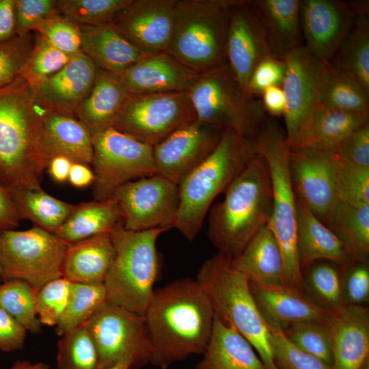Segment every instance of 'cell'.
Here are the masks:
<instances>
[{
  "mask_svg": "<svg viewBox=\"0 0 369 369\" xmlns=\"http://www.w3.org/2000/svg\"><path fill=\"white\" fill-rule=\"evenodd\" d=\"M98 68L84 53L72 56L60 70L31 89L38 106L43 110L75 116L90 92Z\"/></svg>",
  "mask_w": 369,
  "mask_h": 369,
  "instance_id": "cell-21",
  "label": "cell"
},
{
  "mask_svg": "<svg viewBox=\"0 0 369 369\" xmlns=\"http://www.w3.org/2000/svg\"><path fill=\"white\" fill-rule=\"evenodd\" d=\"M72 163L73 161L65 156L55 155L51 158L46 169L53 180L62 183L68 180Z\"/></svg>",
  "mask_w": 369,
  "mask_h": 369,
  "instance_id": "cell-59",
  "label": "cell"
},
{
  "mask_svg": "<svg viewBox=\"0 0 369 369\" xmlns=\"http://www.w3.org/2000/svg\"><path fill=\"white\" fill-rule=\"evenodd\" d=\"M20 220L10 192L0 183V233L14 230Z\"/></svg>",
  "mask_w": 369,
  "mask_h": 369,
  "instance_id": "cell-56",
  "label": "cell"
},
{
  "mask_svg": "<svg viewBox=\"0 0 369 369\" xmlns=\"http://www.w3.org/2000/svg\"><path fill=\"white\" fill-rule=\"evenodd\" d=\"M170 229L131 231L122 223L111 232L115 257L103 284L109 301L144 315L161 271L156 241Z\"/></svg>",
  "mask_w": 369,
  "mask_h": 369,
  "instance_id": "cell-6",
  "label": "cell"
},
{
  "mask_svg": "<svg viewBox=\"0 0 369 369\" xmlns=\"http://www.w3.org/2000/svg\"><path fill=\"white\" fill-rule=\"evenodd\" d=\"M369 122V113H354L321 105L310 112L295 136L290 150L312 149L334 152L351 132Z\"/></svg>",
  "mask_w": 369,
  "mask_h": 369,
  "instance_id": "cell-23",
  "label": "cell"
},
{
  "mask_svg": "<svg viewBox=\"0 0 369 369\" xmlns=\"http://www.w3.org/2000/svg\"><path fill=\"white\" fill-rule=\"evenodd\" d=\"M250 288L267 325L282 331L300 321L327 323L333 312L320 306L305 291L287 284L250 282Z\"/></svg>",
  "mask_w": 369,
  "mask_h": 369,
  "instance_id": "cell-22",
  "label": "cell"
},
{
  "mask_svg": "<svg viewBox=\"0 0 369 369\" xmlns=\"http://www.w3.org/2000/svg\"><path fill=\"white\" fill-rule=\"evenodd\" d=\"M332 352V369H359L369 359V310L346 305L333 312L327 323Z\"/></svg>",
  "mask_w": 369,
  "mask_h": 369,
  "instance_id": "cell-24",
  "label": "cell"
},
{
  "mask_svg": "<svg viewBox=\"0 0 369 369\" xmlns=\"http://www.w3.org/2000/svg\"><path fill=\"white\" fill-rule=\"evenodd\" d=\"M35 38L30 34L16 36L0 42V88L20 77L29 57Z\"/></svg>",
  "mask_w": 369,
  "mask_h": 369,
  "instance_id": "cell-50",
  "label": "cell"
},
{
  "mask_svg": "<svg viewBox=\"0 0 369 369\" xmlns=\"http://www.w3.org/2000/svg\"><path fill=\"white\" fill-rule=\"evenodd\" d=\"M83 325L97 350L98 369L122 362L139 369L150 363L152 346L144 315L107 301Z\"/></svg>",
  "mask_w": 369,
  "mask_h": 369,
  "instance_id": "cell-11",
  "label": "cell"
},
{
  "mask_svg": "<svg viewBox=\"0 0 369 369\" xmlns=\"http://www.w3.org/2000/svg\"><path fill=\"white\" fill-rule=\"evenodd\" d=\"M177 0H131L112 23L146 55L166 51L174 25Z\"/></svg>",
  "mask_w": 369,
  "mask_h": 369,
  "instance_id": "cell-19",
  "label": "cell"
},
{
  "mask_svg": "<svg viewBox=\"0 0 369 369\" xmlns=\"http://www.w3.org/2000/svg\"><path fill=\"white\" fill-rule=\"evenodd\" d=\"M317 105L354 113H369V91L326 62Z\"/></svg>",
  "mask_w": 369,
  "mask_h": 369,
  "instance_id": "cell-38",
  "label": "cell"
},
{
  "mask_svg": "<svg viewBox=\"0 0 369 369\" xmlns=\"http://www.w3.org/2000/svg\"><path fill=\"white\" fill-rule=\"evenodd\" d=\"M36 291L20 279H8L0 284V307L32 333L42 332L36 310Z\"/></svg>",
  "mask_w": 369,
  "mask_h": 369,
  "instance_id": "cell-41",
  "label": "cell"
},
{
  "mask_svg": "<svg viewBox=\"0 0 369 369\" xmlns=\"http://www.w3.org/2000/svg\"><path fill=\"white\" fill-rule=\"evenodd\" d=\"M282 59L270 56L261 61L253 70L247 85V92L256 97L268 87L281 86L286 73Z\"/></svg>",
  "mask_w": 369,
  "mask_h": 369,
  "instance_id": "cell-54",
  "label": "cell"
},
{
  "mask_svg": "<svg viewBox=\"0 0 369 369\" xmlns=\"http://www.w3.org/2000/svg\"><path fill=\"white\" fill-rule=\"evenodd\" d=\"M355 17L354 4L339 0L301 1V27L314 56L330 62L350 31Z\"/></svg>",
  "mask_w": 369,
  "mask_h": 369,
  "instance_id": "cell-20",
  "label": "cell"
},
{
  "mask_svg": "<svg viewBox=\"0 0 369 369\" xmlns=\"http://www.w3.org/2000/svg\"><path fill=\"white\" fill-rule=\"evenodd\" d=\"M71 57L55 48L37 33L31 53L20 77L33 89L60 70L70 62Z\"/></svg>",
  "mask_w": 369,
  "mask_h": 369,
  "instance_id": "cell-44",
  "label": "cell"
},
{
  "mask_svg": "<svg viewBox=\"0 0 369 369\" xmlns=\"http://www.w3.org/2000/svg\"><path fill=\"white\" fill-rule=\"evenodd\" d=\"M16 36L15 0H0V42Z\"/></svg>",
  "mask_w": 369,
  "mask_h": 369,
  "instance_id": "cell-57",
  "label": "cell"
},
{
  "mask_svg": "<svg viewBox=\"0 0 369 369\" xmlns=\"http://www.w3.org/2000/svg\"><path fill=\"white\" fill-rule=\"evenodd\" d=\"M254 139L257 153L264 158L269 170L273 208L268 225L282 253L284 284L304 291L297 247L296 195L285 131L276 120L268 118Z\"/></svg>",
  "mask_w": 369,
  "mask_h": 369,
  "instance_id": "cell-7",
  "label": "cell"
},
{
  "mask_svg": "<svg viewBox=\"0 0 369 369\" xmlns=\"http://www.w3.org/2000/svg\"><path fill=\"white\" fill-rule=\"evenodd\" d=\"M187 92L202 124L254 139L268 119L262 102L241 87L228 64L199 74Z\"/></svg>",
  "mask_w": 369,
  "mask_h": 369,
  "instance_id": "cell-9",
  "label": "cell"
},
{
  "mask_svg": "<svg viewBox=\"0 0 369 369\" xmlns=\"http://www.w3.org/2000/svg\"><path fill=\"white\" fill-rule=\"evenodd\" d=\"M98 365L96 348L84 325L62 336L57 343L58 369H98Z\"/></svg>",
  "mask_w": 369,
  "mask_h": 369,
  "instance_id": "cell-42",
  "label": "cell"
},
{
  "mask_svg": "<svg viewBox=\"0 0 369 369\" xmlns=\"http://www.w3.org/2000/svg\"><path fill=\"white\" fill-rule=\"evenodd\" d=\"M359 369H369V359H368L359 368Z\"/></svg>",
  "mask_w": 369,
  "mask_h": 369,
  "instance_id": "cell-63",
  "label": "cell"
},
{
  "mask_svg": "<svg viewBox=\"0 0 369 369\" xmlns=\"http://www.w3.org/2000/svg\"><path fill=\"white\" fill-rule=\"evenodd\" d=\"M81 51L100 70L120 76L146 56L113 24L80 26Z\"/></svg>",
  "mask_w": 369,
  "mask_h": 369,
  "instance_id": "cell-27",
  "label": "cell"
},
{
  "mask_svg": "<svg viewBox=\"0 0 369 369\" xmlns=\"http://www.w3.org/2000/svg\"><path fill=\"white\" fill-rule=\"evenodd\" d=\"M340 274L344 304L366 306L369 301L368 262H353Z\"/></svg>",
  "mask_w": 369,
  "mask_h": 369,
  "instance_id": "cell-51",
  "label": "cell"
},
{
  "mask_svg": "<svg viewBox=\"0 0 369 369\" xmlns=\"http://www.w3.org/2000/svg\"><path fill=\"white\" fill-rule=\"evenodd\" d=\"M210 208L208 236L213 245L234 258L266 226L273 208V191L264 158L257 153Z\"/></svg>",
  "mask_w": 369,
  "mask_h": 369,
  "instance_id": "cell-3",
  "label": "cell"
},
{
  "mask_svg": "<svg viewBox=\"0 0 369 369\" xmlns=\"http://www.w3.org/2000/svg\"><path fill=\"white\" fill-rule=\"evenodd\" d=\"M297 234L299 262L303 272L318 260H328L340 270L352 263L344 242L318 219L296 196Z\"/></svg>",
  "mask_w": 369,
  "mask_h": 369,
  "instance_id": "cell-26",
  "label": "cell"
},
{
  "mask_svg": "<svg viewBox=\"0 0 369 369\" xmlns=\"http://www.w3.org/2000/svg\"><path fill=\"white\" fill-rule=\"evenodd\" d=\"M195 120L187 91L131 94L111 126L154 147L180 126Z\"/></svg>",
  "mask_w": 369,
  "mask_h": 369,
  "instance_id": "cell-13",
  "label": "cell"
},
{
  "mask_svg": "<svg viewBox=\"0 0 369 369\" xmlns=\"http://www.w3.org/2000/svg\"><path fill=\"white\" fill-rule=\"evenodd\" d=\"M277 369H332L331 366L295 346L277 327L268 326Z\"/></svg>",
  "mask_w": 369,
  "mask_h": 369,
  "instance_id": "cell-48",
  "label": "cell"
},
{
  "mask_svg": "<svg viewBox=\"0 0 369 369\" xmlns=\"http://www.w3.org/2000/svg\"><path fill=\"white\" fill-rule=\"evenodd\" d=\"M131 0H57L58 12L80 26L111 23Z\"/></svg>",
  "mask_w": 369,
  "mask_h": 369,
  "instance_id": "cell-43",
  "label": "cell"
},
{
  "mask_svg": "<svg viewBox=\"0 0 369 369\" xmlns=\"http://www.w3.org/2000/svg\"><path fill=\"white\" fill-rule=\"evenodd\" d=\"M33 31L55 48L70 56L82 52L80 25L59 12L42 20L35 27Z\"/></svg>",
  "mask_w": 369,
  "mask_h": 369,
  "instance_id": "cell-46",
  "label": "cell"
},
{
  "mask_svg": "<svg viewBox=\"0 0 369 369\" xmlns=\"http://www.w3.org/2000/svg\"><path fill=\"white\" fill-rule=\"evenodd\" d=\"M224 131L189 121L153 148L156 174L177 185L214 150Z\"/></svg>",
  "mask_w": 369,
  "mask_h": 369,
  "instance_id": "cell-15",
  "label": "cell"
},
{
  "mask_svg": "<svg viewBox=\"0 0 369 369\" xmlns=\"http://www.w3.org/2000/svg\"><path fill=\"white\" fill-rule=\"evenodd\" d=\"M282 59L286 67L282 87L286 98L283 115L288 141L318 104L326 62L314 56L303 44Z\"/></svg>",
  "mask_w": 369,
  "mask_h": 369,
  "instance_id": "cell-18",
  "label": "cell"
},
{
  "mask_svg": "<svg viewBox=\"0 0 369 369\" xmlns=\"http://www.w3.org/2000/svg\"><path fill=\"white\" fill-rule=\"evenodd\" d=\"M123 223L121 209L113 198L80 203L58 230L57 234L68 245L111 232Z\"/></svg>",
  "mask_w": 369,
  "mask_h": 369,
  "instance_id": "cell-34",
  "label": "cell"
},
{
  "mask_svg": "<svg viewBox=\"0 0 369 369\" xmlns=\"http://www.w3.org/2000/svg\"><path fill=\"white\" fill-rule=\"evenodd\" d=\"M325 225L346 244L353 263L368 262L369 256V205L353 206L340 200Z\"/></svg>",
  "mask_w": 369,
  "mask_h": 369,
  "instance_id": "cell-36",
  "label": "cell"
},
{
  "mask_svg": "<svg viewBox=\"0 0 369 369\" xmlns=\"http://www.w3.org/2000/svg\"><path fill=\"white\" fill-rule=\"evenodd\" d=\"M353 4L355 17L352 27L329 62L369 91L368 3Z\"/></svg>",
  "mask_w": 369,
  "mask_h": 369,
  "instance_id": "cell-35",
  "label": "cell"
},
{
  "mask_svg": "<svg viewBox=\"0 0 369 369\" xmlns=\"http://www.w3.org/2000/svg\"><path fill=\"white\" fill-rule=\"evenodd\" d=\"M99 369H131V366L128 363L122 362L110 367Z\"/></svg>",
  "mask_w": 369,
  "mask_h": 369,
  "instance_id": "cell-62",
  "label": "cell"
},
{
  "mask_svg": "<svg viewBox=\"0 0 369 369\" xmlns=\"http://www.w3.org/2000/svg\"><path fill=\"white\" fill-rule=\"evenodd\" d=\"M334 156L340 200L353 206L369 205V169L346 165Z\"/></svg>",
  "mask_w": 369,
  "mask_h": 369,
  "instance_id": "cell-49",
  "label": "cell"
},
{
  "mask_svg": "<svg viewBox=\"0 0 369 369\" xmlns=\"http://www.w3.org/2000/svg\"><path fill=\"white\" fill-rule=\"evenodd\" d=\"M264 25L272 54L282 59L301 43L300 0L252 1Z\"/></svg>",
  "mask_w": 369,
  "mask_h": 369,
  "instance_id": "cell-32",
  "label": "cell"
},
{
  "mask_svg": "<svg viewBox=\"0 0 369 369\" xmlns=\"http://www.w3.org/2000/svg\"><path fill=\"white\" fill-rule=\"evenodd\" d=\"M195 369H266L251 344L215 314L212 333Z\"/></svg>",
  "mask_w": 369,
  "mask_h": 369,
  "instance_id": "cell-29",
  "label": "cell"
},
{
  "mask_svg": "<svg viewBox=\"0 0 369 369\" xmlns=\"http://www.w3.org/2000/svg\"><path fill=\"white\" fill-rule=\"evenodd\" d=\"M199 74L165 51L146 55L120 77L133 94L187 91Z\"/></svg>",
  "mask_w": 369,
  "mask_h": 369,
  "instance_id": "cell-25",
  "label": "cell"
},
{
  "mask_svg": "<svg viewBox=\"0 0 369 369\" xmlns=\"http://www.w3.org/2000/svg\"><path fill=\"white\" fill-rule=\"evenodd\" d=\"M302 272L305 292L320 306L336 312L346 305L344 303L340 269L327 262H314Z\"/></svg>",
  "mask_w": 369,
  "mask_h": 369,
  "instance_id": "cell-40",
  "label": "cell"
},
{
  "mask_svg": "<svg viewBox=\"0 0 369 369\" xmlns=\"http://www.w3.org/2000/svg\"><path fill=\"white\" fill-rule=\"evenodd\" d=\"M49 160L40 109L20 77L0 88V183L9 191L40 188Z\"/></svg>",
  "mask_w": 369,
  "mask_h": 369,
  "instance_id": "cell-2",
  "label": "cell"
},
{
  "mask_svg": "<svg viewBox=\"0 0 369 369\" xmlns=\"http://www.w3.org/2000/svg\"><path fill=\"white\" fill-rule=\"evenodd\" d=\"M234 1L177 0L165 52L197 74L227 64L229 14Z\"/></svg>",
  "mask_w": 369,
  "mask_h": 369,
  "instance_id": "cell-8",
  "label": "cell"
},
{
  "mask_svg": "<svg viewBox=\"0 0 369 369\" xmlns=\"http://www.w3.org/2000/svg\"><path fill=\"white\" fill-rule=\"evenodd\" d=\"M57 0H15L17 36H27L44 19L57 13Z\"/></svg>",
  "mask_w": 369,
  "mask_h": 369,
  "instance_id": "cell-53",
  "label": "cell"
},
{
  "mask_svg": "<svg viewBox=\"0 0 369 369\" xmlns=\"http://www.w3.org/2000/svg\"><path fill=\"white\" fill-rule=\"evenodd\" d=\"M108 301L104 284L72 282L66 309L55 326L62 336L65 333L85 324Z\"/></svg>",
  "mask_w": 369,
  "mask_h": 369,
  "instance_id": "cell-39",
  "label": "cell"
},
{
  "mask_svg": "<svg viewBox=\"0 0 369 369\" xmlns=\"http://www.w3.org/2000/svg\"><path fill=\"white\" fill-rule=\"evenodd\" d=\"M232 263L251 283L284 284L282 253L268 224L256 234L238 256L232 258Z\"/></svg>",
  "mask_w": 369,
  "mask_h": 369,
  "instance_id": "cell-33",
  "label": "cell"
},
{
  "mask_svg": "<svg viewBox=\"0 0 369 369\" xmlns=\"http://www.w3.org/2000/svg\"><path fill=\"white\" fill-rule=\"evenodd\" d=\"M283 332L295 346L332 366L331 340L327 323L300 321L289 325Z\"/></svg>",
  "mask_w": 369,
  "mask_h": 369,
  "instance_id": "cell-45",
  "label": "cell"
},
{
  "mask_svg": "<svg viewBox=\"0 0 369 369\" xmlns=\"http://www.w3.org/2000/svg\"><path fill=\"white\" fill-rule=\"evenodd\" d=\"M25 328L0 307V351L11 352L23 348L27 336Z\"/></svg>",
  "mask_w": 369,
  "mask_h": 369,
  "instance_id": "cell-55",
  "label": "cell"
},
{
  "mask_svg": "<svg viewBox=\"0 0 369 369\" xmlns=\"http://www.w3.org/2000/svg\"><path fill=\"white\" fill-rule=\"evenodd\" d=\"M9 369H49V366L41 361L32 363L28 360H17Z\"/></svg>",
  "mask_w": 369,
  "mask_h": 369,
  "instance_id": "cell-61",
  "label": "cell"
},
{
  "mask_svg": "<svg viewBox=\"0 0 369 369\" xmlns=\"http://www.w3.org/2000/svg\"><path fill=\"white\" fill-rule=\"evenodd\" d=\"M40 109L50 159L63 155L73 162L92 165L94 148L88 127L76 116Z\"/></svg>",
  "mask_w": 369,
  "mask_h": 369,
  "instance_id": "cell-31",
  "label": "cell"
},
{
  "mask_svg": "<svg viewBox=\"0 0 369 369\" xmlns=\"http://www.w3.org/2000/svg\"><path fill=\"white\" fill-rule=\"evenodd\" d=\"M96 200L112 197L121 185L156 174L153 148L112 126L92 133Z\"/></svg>",
  "mask_w": 369,
  "mask_h": 369,
  "instance_id": "cell-12",
  "label": "cell"
},
{
  "mask_svg": "<svg viewBox=\"0 0 369 369\" xmlns=\"http://www.w3.org/2000/svg\"><path fill=\"white\" fill-rule=\"evenodd\" d=\"M333 153L346 165L369 169V122L351 132Z\"/></svg>",
  "mask_w": 369,
  "mask_h": 369,
  "instance_id": "cell-52",
  "label": "cell"
},
{
  "mask_svg": "<svg viewBox=\"0 0 369 369\" xmlns=\"http://www.w3.org/2000/svg\"><path fill=\"white\" fill-rule=\"evenodd\" d=\"M71 284L68 279L61 277L37 290L36 310L42 325H57L68 305Z\"/></svg>",
  "mask_w": 369,
  "mask_h": 369,
  "instance_id": "cell-47",
  "label": "cell"
},
{
  "mask_svg": "<svg viewBox=\"0 0 369 369\" xmlns=\"http://www.w3.org/2000/svg\"><path fill=\"white\" fill-rule=\"evenodd\" d=\"M68 244L57 234L33 226L0 233V279H20L39 289L63 277Z\"/></svg>",
  "mask_w": 369,
  "mask_h": 369,
  "instance_id": "cell-10",
  "label": "cell"
},
{
  "mask_svg": "<svg viewBox=\"0 0 369 369\" xmlns=\"http://www.w3.org/2000/svg\"><path fill=\"white\" fill-rule=\"evenodd\" d=\"M112 197L121 209L125 229L173 228L179 206V189L165 177L156 174L129 181L119 187Z\"/></svg>",
  "mask_w": 369,
  "mask_h": 369,
  "instance_id": "cell-14",
  "label": "cell"
},
{
  "mask_svg": "<svg viewBox=\"0 0 369 369\" xmlns=\"http://www.w3.org/2000/svg\"><path fill=\"white\" fill-rule=\"evenodd\" d=\"M68 181L69 183L76 188H84L94 181V174L90 168V165L73 162L72 164Z\"/></svg>",
  "mask_w": 369,
  "mask_h": 369,
  "instance_id": "cell-60",
  "label": "cell"
},
{
  "mask_svg": "<svg viewBox=\"0 0 369 369\" xmlns=\"http://www.w3.org/2000/svg\"><path fill=\"white\" fill-rule=\"evenodd\" d=\"M256 154L254 139L224 131L211 154L178 185L179 206L173 228L189 241L194 240L214 200Z\"/></svg>",
  "mask_w": 369,
  "mask_h": 369,
  "instance_id": "cell-4",
  "label": "cell"
},
{
  "mask_svg": "<svg viewBox=\"0 0 369 369\" xmlns=\"http://www.w3.org/2000/svg\"><path fill=\"white\" fill-rule=\"evenodd\" d=\"M20 219L56 234L74 208V204L56 198L41 187L10 191Z\"/></svg>",
  "mask_w": 369,
  "mask_h": 369,
  "instance_id": "cell-37",
  "label": "cell"
},
{
  "mask_svg": "<svg viewBox=\"0 0 369 369\" xmlns=\"http://www.w3.org/2000/svg\"><path fill=\"white\" fill-rule=\"evenodd\" d=\"M273 56L260 16L249 0H235L230 8L226 41L227 64L241 87L256 66Z\"/></svg>",
  "mask_w": 369,
  "mask_h": 369,
  "instance_id": "cell-16",
  "label": "cell"
},
{
  "mask_svg": "<svg viewBox=\"0 0 369 369\" xmlns=\"http://www.w3.org/2000/svg\"><path fill=\"white\" fill-rule=\"evenodd\" d=\"M114 257L111 233L69 244L63 262V277L71 282L103 284Z\"/></svg>",
  "mask_w": 369,
  "mask_h": 369,
  "instance_id": "cell-28",
  "label": "cell"
},
{
  "mask_svg": "<svg viewBox=\"0 0 369 369\" xmlns=\"http://www.w3.org/2000/svg\"><path fill=\"white\" fill-rule=\"evenodd\" d=\"M130 95L120 76L98 68L93 86L75 116L92 133L111 126Z\"/></svg>",
  "mask_w": 369,
  "mask_h": 369,
  "instance_id": "cell-30",
  "label": "cell"
},
{
  "mask_svg": "<svg viewBox=\"0 0 369 369\" xmlns=\"http://www.w3.org/2000/svg\"><path fill=\"white\" fill-rule=\"evenodd\" d=\"M262 105L266 112L273 115H283L286 109V98L281 86H271L262 93Z\"/></svg>",
  "mask_w": 369,
  "mask_h": 369,
  "instance_id": "cell-58",
  "label": "cell"
},
{
  "mask_svg": "<svg viewBox=\"0 0 369 369\" xmlns=\"http://www.w3.org/2000/svg\"><path fill=\"white\" fill-rule=\"evenodd\" d=\"M289 169L296 196L325 224L340 200L334 153L312 149L290 150Z\"/></svg>",
  "mask_w": 369,
  "mask_h": 369,
  "instance_id": "cell-17",
  "label": "cell"
},
{
  "mask_svg": "<svg viewBox=\"0 0 369 369\" xmlns=\"http://www.w3.org/2000/svg\"><path fill=\"white\" fill-rule=\"evenodd\" d=\"M144 316L152 346L150 364L166 369L190 355H203L215 312L197 280L184 277L154 290Z\"/></svg>",
  "mask_w": 369,
  "mask_h": 369,
  "instance_id": "cell-1",
  "label": "cell"
},
{
  "mask_svg": "<svg viewBox=\"0 0 369 369\" xmlns=\"http://www.w3.org/2000/svg\"><path fill=\"white\" fill-rule=\"evenodd\" d=\"M196 280L215 314L251 344L266 369H277L270 329L254 300L248 277L234 266L232 258L217 252L204 262Z\"/></svg>",
  "mask_w": 369,
  "mask_h": 369,
  "instance_id": "cell-5",
  "label": "cell"
}]
</instances>
